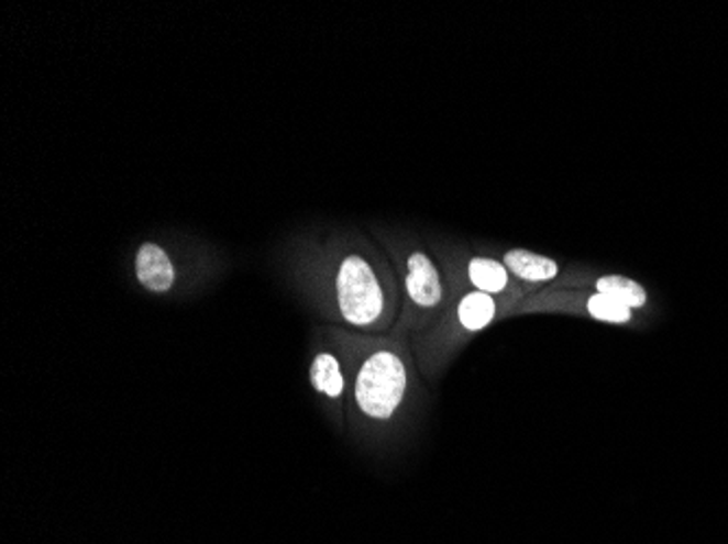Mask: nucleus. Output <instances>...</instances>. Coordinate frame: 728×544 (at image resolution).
<instances>
[{
    "label": "nucleus",
    "instance_id": "nucleus-4",
    "mask_svg": "<svg viewBox=\"0 0 728 544\" xmlns=\"http://www.w3.org/2000/svg\"><path fill=\"white\" fill-rule=\"evenodd\" d=\"M404 310L397 321V333H423L450 308L448 284L421 248H408L404 255Z\"/></svg>",
    "mask_w": 728,
    "mask_h": 544
},
{
    "label": "nucleus",
    "instance_id": "nucleus-10",
    "mask_svg": "<svg viewBox=\"0 0 728 544\" xmlns=\"http://www.w3.org/2000/svg\"><path fill=\"white\" fill-rule=\"evenodd\" d=\"M137 281L148 290L164 295L175 286V268L166 251L153 242L142 244L135 257Z\"/></svg>",
    "mask_w": 728,
    "mask_h": 544
},
{
    "label": "nucleus",
    "instance_id": "nucleus-1",
    "mask_svg": "<svg viewBox=\"0 0 728 544\" xmlns=\"http://www.w3.org/2000/svg\"><path fill=\"white\" fill-rule=\"evenodd\" d=\"M350 362V421L363 435L395 432L417 403V370L404 344V333L352 335L339 333Z\"/></svg>",
    "mask_w": 728,
    "mask_h": 544
},
{
    "label": "nucleus",
    "instance_id": "nucleus-6",
    "mask_svg": "<svg viewBox=\"0 0 728 544\" xmlns=\"http://www.w3.org/2000/svg\"><path fill=\"white\" fill-rule=\"evenodd\" d=\"M550 288L554 290H587L610 301L635 310H643L648 306V295L641 284L624 277V275H596L589 268H572L565 270Z\"/></svg>",
    "mask_w": 728,
    "mask_h": 544
},
{
    "label": "nucleus",
    "instance_id": "nucleus-2",
    "mask_svg": "<svg viewBox=\"0 0 728 544\" xmlns=\"http://www.w3.org/2000/svg\"><path fill=\"white\" fill-rule=\"evenodd\" d=\"M326 310L361 333H384L397 317L399 301L382 268L363 253H348L332 273Z\"/></svg>",
    "mask_w": 728,
    "mask_h": 544
},
{
    "label": "nucleus",
    "instance_id": "nucleus-8",
    "mask_svg": "<svg viewBox=\"0 0 728 544\" xmlns=\"http://www.w3.org/2000/svg\"><path fill=\"white\" fill-rule=\"evenodd\" d=\"M461 277L463 286L470 288L467 292H485L510 303L512 308L530 297L526 288L510 277L506 266L493 257H472L461 270Z\"/></svg>",
    "mask_w": 728,
    "mask_h": 544
},
{
    "label": "nucleus",
    "instance_id": "nucleus-3",
    "mask_svg": "<svg viewBox=\"0 0 728 544\" xmlns=\"http://www.w3.org/2000/svg\"><path fill=\"white\" fill-rule=\"evenodd\" d=\"M512 306L485 292H463L443 317L415 335V357L426 375H439L450 359L486 326L508 319Z\"/></svg>",
    "mask_w": 728,
    "mask_h": 544
},
{
    "label": "nucleus",
    "instance_id": "nucleus-9",
    "mask_svg": "<svg viewBox=\"0 0 728 544\" xmlns=\"http://www.w3.org/2000/svg\"><path fill=\"white\" fill-rule=\"evenodd\" d=\"M499 262L506 266L510 277L526 288L528 295H537L550 288L563 275L556 259L528 248H508L501 253Z\"/></svg>",
    "mask_w": 728,
    "mask_h": 544
},
{
    "label": "nucleus",
    "instance_id": "nucleus-7",
    "mask_svg": "<svg viewBox=\"0 0 728 544\" xmlns=\"http://www.w3.org/2000/svg\"><path fill=\"white\" fill-rule=\"evenodd\" d=\"M310 381L315 390L332 406V414L341 423L350 395V362L341 344L339 351L323 348L315 355L310 364Z\"/></svg>",
    "mask_w": 728,
    "mask_h": 544
},
{
    "label": "nucleus",
    "instance_id": "nucleus-5",
    "mask_svg": "<svg viewBox=\"0 0 728 544\" xmlns=\"http://www.w3.org/2000/svg\"><path fill=\"white\" fill-rule=\"evenodd\" d=\"M528 314H561L572 319H585L603 325H635V312L626 306H619L607 297L587 290H554L545 288L537 295H530L521 301L510 317Z\"/></svg>",
    "mask_w": 728,
    "mask_h": 544
}]
</instances>
